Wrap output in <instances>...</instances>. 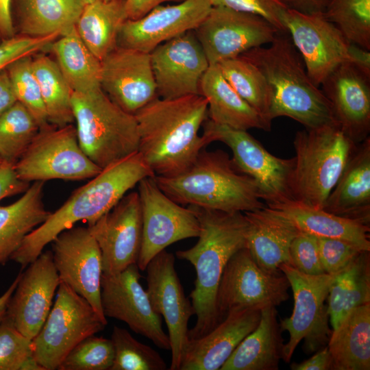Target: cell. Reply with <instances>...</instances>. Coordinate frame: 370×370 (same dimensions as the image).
<instances>
[{
	"label": "cell",
	"instance_id": "1",
	"mask_svg": "<svg viewBox=\"0 0 370 370\" xmlns=\"http://www.w3.org/2000/svg\"><path fill=\"white\" fill-rule=\"evenodd\" d=\"M201 95L175 99L157 97L134 114L138 152L155 176L172 177L186 171L208 144L199 134L208 119Z\"/></svg>",
	"mask_w": 370,
	"mask_h": 370
},
{
	"label": "cell",
	"instance_id": "2",
	"mask_svg": "<svg viewBox=\"0 0 370 370\" xmlns=\"http://www.w3.org/2000/svg\"><path fill=\"white\" fill-rule=\"evenodd\" d=\"M188 206L198 219L199 239L192 247L177 251L176 256L191 263L196 272L195 287L189 295L196 322L188 331V338L194 340L221 322L216 305L218 287L227 261L246 247L247 223L243 212Z\"/></svg>",
	"mask_w": 370,
	"mask_h": 370
},
{
	"label": "cell",
	"instance_id": "3",
	"mask_svg": "<svg viewBox=\"0 0 370 370\" xmlns=\"http://www.w3.org/2000/svg\"><path fill=\"white\" fill-rule=\"evenodd\" d=\"M148 177L155 175L138 151L102 169L30 232L10 260L22 268L26 267L60 232L79 221H86L88 225L92 224L110 211L128 190Z\"/></svg>",
	"mask_w": 370,
	"mask_h": 370
},
{
	"label": "cell",
	"instance_id": "4",
	"mask_svg": "<svg viewBox=\"0 0 370 370\" xmlns=\"http://www.w3.org/2000/svg\"><path fill=\"white\" fill-rule=\"evenodd\" d=\"M240 56L255 64L267 82L271 95V121L287 116L305 129L338 125L329 101L311 81L287 32H279L269 47H255Z\"/></svg>",
	"mask_w": 370,
	"mask_h": 370
},
{
	"label": "cell",
	"instance_id": "5",
	"mask_svg": "<svg viewBox=\"0 0 370 370\" xmlns=\"http://www.w3.org/2000/svg\"><path fill=\"white\" fill-rule=\"evenodd\" d=\"M154 178L165 195L182 206L228 212H245L266 206L255 181L238 171L221 149L204 148L182 173Z\"/></svg>",
	"mask_w": 370,
	"mask_h": 370
},
{
	"label": "cell",
	"instance_id": "6",
	"mask_svg": "<svg viewBox=\"0 0 370 370\" xmlns=\"http://www.w3.org/2000/svg\"><path fill=\"white\" fill-rule=\"evenodd\" d=\"M357 145L336 124L297 132L291 184L293 200L323 208Z\"/></svg>",
	"mask_w": 370,
	"mask_h": 370
},
{
	"label": "cell",
	"instance_id": "7",
	"mask_svg": "<svg viewBox=\"0 0 370 370\" xmlns=\"http://www.w3.org/2000/svg\"><path fill=\"white\" fill-rule=\"evenodd\" d=\"M72 108L79 144L101 169L138 151L134 115L115 104L101 88L73 92Z\"/></svg>",
	"mask_w": 370,
	"mask_h": 370
},
{
	"label": "cell",
	"instance_id": "8",
	"mask_svg": "<svg viewBox=\"0 0 370 370\" xmlns=\"http://www.w3.org/2000/svg\"><path fill=\"white\" fill-rule=\"evenodd\" d=\"M282 23L315 86L319 87L334 69L345 62L370 73V51L349 42L322 12H304L288 7Z\"/></svg>",
	"mask_w": 370,
	"mask_h": 370
},
{
	"label": "cell",
	"instance_id": "9",
	"mask_svg": "<svg viewBox=\"0 0 370 370\" xmlns=\"http://www.w3.org/2000/svg\"><path fill=\"white\" fill-rule=\"evenodd\" d=\"M106 325L85 298L60 282L54 304L32 339L33 357L44 370L58 369L75 345Z\"/></svg>",
	"mask_w": 370,
	"mask_h": 370
},
{
	"label": "cell",
	"instance_id": "10",
	"mask_svg": "<svg viewBox=\"0 0 370 370\" xmlns=\"http://www.w3.org/2000/svg\"><path fill=\"white\" fill-rule=\"evenodd\" d=\"M14 169L17 177L28 183L91 179L102 170L82 149L73 123L63 127L49 123L40 128Z\"/></svg>",
	"mask_w": 370,
	"mask_h": 370
},
{
	"label": "cell",
	"instance_id": "11",
	"mask_svg": "<svg viewBox=\"0 0 370 370\" xmlns=\"http://www.w3.org/2000/svg\"><path fill=\"white\" fill-rule=\"evenodd\" d=\"M280 270L287 278L293 293L292 314L280 320L282 331L289 334L284 344L282 360L289 362L299 343L304 341V350L310 354L328 345L332 330L325 301L336 275L323 273L308 275L290 264H282Z\"/></svg>",
	"mask_w": 370,
	"mask_h": 370
},
{
	"label": "cell",
	"instance_id": "12",
	"mask_svg": "<svg viewBox=\"0 0 370 370\" xmlns=\"http://www.w3.org/2000/svg\"><path fill=\"white\" fill-rule=\"evenodd\" d=\"M202 126L208 144L218 141L231 149L234 164L255 181L266 206L293 200L291 189L293 158L271 154L247 131L219 125L209 119Z\"/></svg>",
	"mask_w": 370,
	"mask_h": 370
},
{
	"label": "cell",
	"instance_id": "13",
	"mask_svg": "<svg viewBox=\"0 0 370 370\" xmlns=\"http://www.w3.org/2000/svg\"><path fill=\"white\" fill-rule=\"evenodd\" d=\"M289 288L282 271L263 270L245 247L227 261L219 282L216 305L221 322L232 312L276 307L288 299Z\"/></svg>",
	"mask_w": 370,
	"mask_h": 370
},
{
	"label": "cell",
	"instance_id": "14",
	"mask_svg": "<svg viewBox=\"0 0 370 370\" xmlns=\"http://www.w3.org/2000/svg\"><path fill=\"white\" fill-rule=\"evenodd\" d=\"M143 222L142 243L137 264L145 271L149 262L171 244L198 237L200 225L192 209L175 202L157 185L154 177L138 184Z\"/></svg>",
	"mask_w": 370,
	"mask_h": 370
},
{
	"label": "cell",
	"instance_id": "15",
	"mask_svg": "<svg viewBox=\"0 0 370 370\" xmlns=\"http://www.w3.org/2000/svg\"><path fill=\"white\" fill-rule=\"evenodd\" d=\"M194 32L210 65H213L270 44L280 31L259 16L212 7Z\"/></svg>",
	"mask_w": 370,
	"mask_h": 370
},
{
	"label": "cell",
	"instance_id": "16",
	"mask_svg": "<svg viewBox=\"0 0 370 370\" xmlns=\"http://www.w3.org/2000/svg\"><path fill=\"white\" fill-rule=\"evenodd\" d=\"M137 263L114 275L102 273L101 304L105 317L125 322L135 333L157 347L171 349L168 334L162 325L161 316L155 312L147 293L140 283L142 278Z\"/></svg>",
	"mask_w": 370,
	"mask_h": 370
},
{
	"label": "cell",
	"instance_id": "17",
	"mask_svg": "<svg viewBox=\"0 0 370 370\" xmlns=\"http://www.w3.org/2000/svg\"><path fill=\"white\" fill-rule=\"evenodd\" d=\"M175 258L165 249L146 267V290L153 309L163 316L171 344L170 370H180L189 341L188 323L195 314L191 301L185 295L175 267Z\"/></svg>",
	"mask_w": 370,
	"mask_h": 370
},
{
	"label": "cell",
	"instance_id": "18",
	"mask_svg": "<svg viewBox=\"0 0 370 370\" xmlns=\"http://www.w3.org/2000/svg\"><path fill=\"white\" fill-rule=\"evenodd\" d=\"M53 243V260L60 282L85 298L108 324L101 304V253L88 227H71Z\"/></svg>",
	"mask_w": 370,
	"mask_h": 370
},
{
	"label": "cell",
	"instance_id": "19",
	"mask_svg": "<svg viewBox=\"0 0 370 370\" xmlns=\"http://www.w3.org/2000/svg\"><path fill=\"white\" fill-rule=\"evenodd\" d=\"M88 227L100 248L103 274H116L137 263L143 232L138 191L125 194Z\"/></svg>",
	"mask_w": 370,
	"mask_h": 370
},
{
	"label": "cell",
	"instance_id": "20",
	"mask_svg": "<svg viewBox=\"0 0 370 370\" xmlns=\"http://www.w3.org/2000/svg\"><path fill=\"white\" fill-rule=\"evenodd\" d=\"M150 57L158 97L200 95V82L210 64L194 31L158 45Z\"/></svg>",
	"mask_w": 370,
	"mask_h": 370
},
{
	"label": "cell",
	"instance_id": "21",
	"mask_svg": "<svg viewBox=\"0 0 370 370\" xmlns=\"http://www.w3.org/2000/svg\"><path fill=\"white\" fill-rule=\"evenodd\" d=\"M212 8L210 0H184L158 5L140 18L124 21L118 47L150 53L158 45L196 29Z\"/></svg>",
	"mask_w": 370,
	"mask_h": 370
},
{
	"label": "cell",
	"instance_id": "22",
	"mask_svg": "<svg viewBox=\"0 0 370 370\" xmlns=\"http://www.w3.org/2000/svg\"><path fill=\"white\" fill-rule=\"evenodd\" d=\"M101 88L134 114L158 97L150 53L117 47L101 61Z\"/></svg>",
	"mask_w": 370,
	"mask_h": 370
},
{
	"label": "cell",
	"instance_id": "23",
	"mask_svg": "<svg viewBox=\"0 0 370 370\" xmlns=\"http://www.w3.org/2000/svg\"><path fill=\"white\" fill-rule=\"evenodd\" d=\"M22 272L7 306L6 316L32 340L42 327L60 283L51 251L42 252Z\"/></svg>",
	"mask_w": 370,
	"mask_h": 370
},
{
	"label": "cell",
	"instance_id": "24",
	"mask_svg": "<svg viewBox=\"0 0 370 370\" xmlns=\"http://www.w3.org/2000/svg\"><path fill=\"white\" fill-rule=\"evenodd\" d=\"M320 86L329 101L334 119L356 144L370 132V75L356 64L345 62L334 69Z\"/></svg>",
	"mask_w": 370,
	"mask_h": 370
},
{
	"label": "cell",
	"instance_id": "25",
	"mask_svg": "<svg viewBox=\"0 0 370 370\" xmlns=\"http://www.w3.org/2000/svg\"><path fill=\"white\" fill-rule=\"evenodd\" d=\"M261 310L232 312L208 334L189 340L180 370H217L258 325Z\"/></svg>",
	"mask_w": 370,
	"mask_h": 370
},
{
	"label": "cell",
	"instance_id": "26",
	"mask_svg": "<svg viewBox=\"0 0 370 370\" xmlns=\"http://www.w3.org/2000/svg\"><path fill=\"white\" fill-rule=\"evenodd\" d=\"M323 209L370 226V137L358 144Z\"/></svg>",
	"mask_w": 370,
	"mask_h": 370
},
{
	"label": "cell",
	"instance_id": "27",
	"mask_svg": "<svg viewBox=\"0 0 370 370\" xmlns=\"http://www.w3.org/2000/svg\"><path fill=\"white\" fill-rule=\"evenodd\" d=\"M246 223V247L256 263L269 273L290 264L289 247L300 232L290 221L264 207L243 212Z\"/></svg>",
	"mask_w": 370,
	"mask_h": 370
},
{
	"label": "cell",
	"instance_id": "28",
	"mask_svg": "<svg viewBox=\"0 0 370 370\" xmlns=\"http://www.w3.org/2000/svg\"><path fill=\"white\" fill-rule=\"evenodd\" d=\"M267 206L301 232L318 238L341 239L370 251V226L295 200Z\"/></svg>",
	"mask_w": 370,
	"mask_h": 370
},
{
	"label": "cell",
	"instance_id": "29",
	"mask_svg": "<svg viewBox=\"0 0 370 370\" xmlns=\"http://www.w3.org/2000/svg\"><path fill=\"white\" fill-rule=\"evenodd\" d=\"M199 94L208 103V119L239 130L251 128L270 131L261 116L231 86L218 64L210 65L202 77Z\"/></svg>",
	"mask_w": 370,
	"mask_h": 370
},
{
	"label": "cell",
	"instance_id": "30",
	"mask_svg": "<svg viewBox=\"0 0 370 370\" xmlns=\"http://www.w3.org/2000/svg\"><path fill=\"white\" fill-rule=\"evenodd\" d=\"M84 5L81 0H11L14 34L29 37L62 35L75 26Z\"/></svg>",
	"mask_w": 370,
	"mask_h": 370
},
{
	"label": "cell",
	"instance_id": "31",
	"mask_svg": "<svg viewBox=\"0 0 370 370\" xmlns=\"http://www.w3.org/2000/svg\"><path fill=\"white\" fill-rule=\"evenodd\" d=\"M275 307L261 310L257 327L236 347L220 370H278L284 340Z\"/></svg>",
	"mask_w": 370,
	"mask_h": 370
},
{
	"label": "cell",
	"instance_id": "32",
	"mask_svg": "<svg viewBox=\"0 0 370 370\" xmlns=\"http://www.w3.org/2000/svg\"><path fill=\"white\" fill-rule=\"evenodd\" d=\"M43 181H36L14 203L0 206V265H4L24 238L49 217L43 203Z\"/></svg>",
	"mask_w": 370,
	"mask_h": 370
},
{
	"label": "cell",
	"instance_id": "33",
	"mask_svg": "<svg viewBox=\"0 0 370 370\" xmlns=\"http://www.w3.org/2000/svg\"><path fill=\"white\" fill-rule=\"evenodd\" d=\"M332 370L370 369V303L352 310L332 330Z\"/></svg>",
	"mask_w": 370,
	"mask_h": 370
},
{
	"label": "cell",
	"instance_id": "34",
	"mask_svg": "<svg viewBox=\"0 0 370 370\" xmlns=\"http://www.w3.org/2000/svg\"><path fill=\"white\" fill-rule=\"evenodd\" d=\"M127 19L124 0H98L84 5L75 29L101 62L118 47L121 27Z\"/></svg>",
	"mask_w": 370,
	"mask_h": 370
},
{
	"label": "cell",
	"instance_id": "35",
	"mask_svg": "<svg viewBox=\"0 0 370 370\" xmlns=\"http://www.w3.org/2000/svg\"><path fill=\"white\" fill-rule=\"evenodd\" d=\"M48 50L73 92L101 88V62L84 43L75 26L53 40Z\"/></svg>",
	"mask_w": 370,
	"mask_h": 370
},
{
	"label": "cell",
	"instance_id": "36",
	"mask_svg": "<svg viewBox=\"0 0 370 370\" xmlns=\"http://www.w3.org/2000/svg\"><path fill=\"white\" fill-rule=\"evenodd\" d=\"M327 299L332 330L352 310L370 303L369 251H362L347 267L336 275Z\"/></svg>",
	"mask_w": 370,
	"mask_h": 370
},
{
	"label": "cell",
	"instance_id": "37",
	"mask_svg": "<svg viewBox=\"0 0 370 370\" xmlns=\"http://www.w3.org/2000/svg\"><path fill=\"white\" fill-rule=\"evenodd\" d=\"M32 67L40 88L49 123L57 127L73 123V91L56 61L40 51L32 56Z\"/></svg>",
	"mask_w": 370,
	"mask_h": 370
},
{
	"label": "cell",
	"instance_id": "38",
	"mask_svg": "<svg viewBox=\"0 0 370 370\" xmlns=\"http://www.w3.org/2000/svg\"><path fill=\"white\" fill-rule=\"evenodd\" d=\"M231 86L271 125V95L267 82L257 66L242 56L217 64Z\"/></svg>",
	"mask_w": 370,
	"mask_h": 370
},
{
	"label": "cell",
	"instance_id": "39",
	"mask_svg": "<svg viewBox=\"0 0 370 370\" xmlns=\"http://www.w3.org/2000/svg\"><path fill=\"white\" fill-rule=\"evenodd\" d=\"M40 130L32 114L16 101L0 116V158L14 165Z\"/></svg>",
	"mask_w": 370,
	"mask_h": 370
},
{
	"label": "cell",
	"instance_id": "40",
	"mask_svg": "<svg viewBox=\"0 0 370 370\" xmlns=\"http://www.w3.org/2000/svg\"><path fill=\"white\" fill-rule=\"evenodd\" d=\"M322 13L349 42L370 51V0H327Z\"/></svg>",
	"mask_w": 370,
	"mask_h": 370
},
{
	"label": "cell",
	"instance_id": "41",
	"mask_svg": "<svg viewBox=\"0 0 370 370\" xmlns=\"http://www.w3.org/2000/svg\"><path fill=\"white\" fill-rule=\"evenodd\" d=\"M114 360L110 370H165L160 354L136 338L124 328L114 326L111 334Z\"/></svg>",
	"mask_w": 370,
	"mask_h": 370
},
{
	"label": "cell",
	"instance_id": "42",
	"mask_svg": "<svg viewBox=\"0 0 370 370\" xmlns=\"http://www.w3.org/2000/svg\"><path fill=\"white\" fill-rule=\"evenodd\" d=\"M32 56H23L13 61L5 70L17 101L29 110L41 128L49 123L40 88L33 71Z\"/></svg>",
	"mask_w": 370,
	"mask_h": 370
},
{
	"label": "cell",
	"instance_id": "43",
	"mask_svg": "<svg viewBox=\"0 0 370 370\" xmlns=\"http://www.w3.org/2000/svg\"><path fill=\"white\" fill-rule=\"evenodd\" d=\"M111 339L95 334L80 341L66 356L58 370H110L114 360Z\"/></svg>",
	"mask_w": 370,
	"mask_h": 370
},
{
	"label": "cell",
	"instance_id": "44",
	"mask_svg": "<svg viewBox=\"0 0 370 370\" xmlns=\"http://www.w3.org/2000/svg\"><path fill=\"white\" fill-rule=\"evenodd\" d=\"M32 357V340L21 333L5 314L0 323V370H23Z\"/></svg>",
	"mask_w": 370,
	"mask_h": 370
},
{
	"label": "cell",
	"instance_id": "45",
	"mask_svg": "<svg viewBox=\"0 0 370 370\" xmlns=\"http://www.w3.org/2000/svg\"><path fill=\"white\" fill-rule=\"evenodd\" d=\"M318 245L323 270L332 275L343 271L363 251L356 245L337 238H318Z\"/></svg>",
	"mask_w": 370,
	"mask_h": 370
},
{
	"label": "cell",
	"instance_id": "46",
	"mask_svg": "<svg viewBox=\"0 0 370 370\" xmlns=\"http://www.w3.org/2000/svg\"><path fill=\"white\" fill-rule=\"evenodd\" d=\"M212 7H224L259 16L280 32H286L282 16L288 8L284 0H210Z\"/></svg>",
	"mask_w": 370,
	"mask_h": 370
},
{
	"label": "cell",
	"instance_id": "47",
	"mask_svg": "<svg viewBox=\"0 0 370 370\" xmlns=\"http://www.w3.org/2000/svg\"><path fill=\"white\" fill-rule=\"evenodd\" d=\"M290 264L308 275L325 273L321 264L318 238L305 232H299L289 247Z\"/></svg>",
	"mask_w": 370,
	"mask_h": 370
},
{
	"label": "cell",
	"instance_id": "48",
	"mask_svg": "<svg viewBox=\"0 0 370 370\" xmlns=\"http://www.w3.org/2000/svg\"><path fill=\"white\" fill-rule=\"evenodd\" d=\"M60 34H54L42 37L14 35L0 43V71L13 61L25 56L34 55L48 49L50 44Z\"/></svg>",
	"mask_w": 370,
	"mask_h": 370
},
{
	"label": "cell",
	"instance_id": "49",
	"mask_svg": "<svg viewBox=\"0 0 370 370\" xmlns=\"http://www.w3.org/2000/svg\"><path fill=\"white\" fill-rule=\"evenodd\" d=\"M29 186V183L17 177L13 165L3 162L0 166V201L23 193Z\"/></svg>",
	"mask_w": 370,
	"mask_h": 370
},
{
	"label": "cell",
	"instance_id": "50",
	"mask_svg": "<svg viewBox=\"0 0 370 370\" xmlns=\"http://www.w3.org/2000/svg\"><path fill=\"white\" fill-rule=\"evenodd\" d=\"M184 0H124L127 19L140 18L158 5L165 2H180Z\"/></svg>",
	"mask_w": 370,
	"mask_h": 370
},
{
	"label": "cell",
	"instance_id": "51",
	"mask_svg": "<svg viewBox=\"0 0 370 370\" xmlns=\"http://www.w3.org/2000/svg\"><path fill=\"white\" fill-rule=\"evenodd\" d=\"M292 370H330L332 358L328 346L317 352L311 358L299 363L293 362Z\"/></svg>",
	"mask_w": 370,
	"mask_h": 370
},
{
	"label": "cell",
	"instance_id": "52",
	"mask_svg": "<svg viewBox=\"0 0 370 370\" xmlns=\"http://www.w3.org/2000/svg\"><path fill=\"white\" fill-rule=\"evenodd\" d=\"M17 101L5 69L0 71V116Z\"/></svg>",
	"mask_w": 370,
	"mask_h": 370
},
{
	"label": "cell",
	"instance_id": "53",
	"mask_svg": "<svg viewBox=\"0 0 370 370\" xmlns=\"http://www.w3.org/2000/svg\"><path fill=\"white\" fill-rule=\"evenodd\" d=\"M14 35L11 17V0H0V43Z\"/></svg>",
	"mask_w": 370,
	"mask_h": 370
},
{
	"label": "cell",
	"instance_id": "54",
	"mask_svg": "<svg viewBox=\"0 0 370 370\" xmlns=\"http://www.w3.org/2000/svg\"><path fill=\"white\" fill-rule=\"evenodd\" d=\"M288 7L304 12H323L327 0H284Z\"/></svg>",
	"mask_w": 370,
	"mask_h": 370
},
{
	"label": "cell",
	"instance_id": "55",
	"mask_svg": "<svg viewBox=\"0 0 370 370\" xmlns=\"http://www.w3.org/2000/svg\"><path fill=\"white\" fill-rule=\"evenodd\" d=\"M21 273L22 271H20L9 288L0 296V323L6 314L8 303L17 286Z\"/></svg>",
	"mask_w": 370,
	"mask_h": 370
},
{
	"label": "cell",
	"instance_id": "56",
	"mask_svg": "<svg viewBox=\"0 0 370 370\" xmlns=\"http://www.w3.org/2000/svg\"><path fill=\"white\" fill-rule=\"evenodd\" d=\"M81 1L84 3V5H86L88 3H92L94 1H98V0H81Z\"/></svg>",
	"mask_w": 370,
	"mask_h": 370
},
{
	"label": "cell",
	"instance_id": "57",
	"mask_svg": "<svg viewBox=\"0 0 370 370\" xmlns=\"http://www.w3.org/2000/svg\"><path fill=\"white\" fill-rule=\"evenodd\" d=\"M3 160H1V158H0V166L3 164Z\"/></svg>",
	"mask_w": 370,
	"mask_h": 370
},
{
	"label": "cell",
	"instance_id": "58",
	"mask_svg": "<svg viewBox=\"0 0 370 370\" xmlns=\"http://www.w3.org/2000/svg\"><path fill=\"white\" fill-rule=\"evenodd\" d=\"M106 1H114V0H104Z\"/></svg>",
	"mask_w": 370,
	"mask_h": 370
}]
</instances>
